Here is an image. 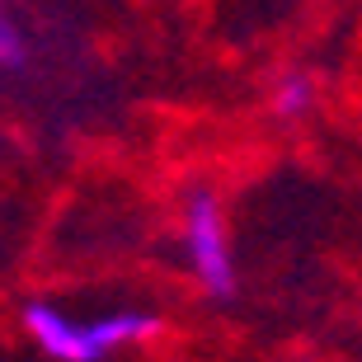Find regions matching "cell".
Instances as JSON below:
<instances>
[{
  "label": "cell",
  "mask_w": 362,
  "mask_h": 362,
  "mask_svg": "<svg viewBox=\"0 0 362 362\" xmlns=\"http://www.w3.org/2000/svg\"><path fill=\"white\" fill-rule=\"evenodd\" d=\"M184 255L193 278L207 287L212 296L235 292V264H230V235L221 221V207L207 188H198L184 207Z\"/></svg>",
  "instance_id": "cell-1"
},
{
  "label": "cell",
  "mask_w": 362,
  "mask_h": 362,
  "mask_svg": "<svg viewBox=\"0 0 362 362\" xmlns=\"http://www.w3.org/2000/svg\"><path fill=\"white\" fill-rule=\"evenodd\" d=\"M24 329H28V339L57 362H99L104 358L99 344H94L90 325L71 320L66 310H57L52 301H28L24 306Z\"/></svg>",
  "instance_id": "cell-2"
},
{
  "label": "cell",
  "mask_w": 362,
  "mask_h": 362,
  "mask_svg": "<svg viewBox=\"0 0 362 362\" xmlns=\"http://www.w3.org/2000/svg\"><path fill=\"white\" fill-rule=\"evenodd\" d=\"M90 329H94L99 353H113V349H127V344H141V339L160 334V320L146 315V310H118V315L90 320Z\"/></svg>",
  "instance_id": "cell-3"
},
{
  "label": "cell",
  "mask_w": 362,
  "mask_h": 362,
  "mask_svg": "<svg viewBox=\"0 0 362 362\" xmlns=\"http://www.w3.org/2000/svg\"><path fill=\"white\" fill-rule=\"evenodd\" d=\"M310 99H315V85L306 76H287L273 94V108H278V118H296V113H306Z\"/></svg>",
  "instance_id": "cell-4"
},
{
  "label": "cell",
  "mask_w": 362,
  "mask_h": 362,
  "mask_svg": "<svg viewBox=\"0 0 362 362\" xmlns=\"http://www.w3.org/2000/svg\"><path fill=\"white\" fill-rule=\"evenodd\" d=\"M24 57H28V42H24V33L14 28V19H5L0 14V66H24Z\"/></svg>",
  "instance_id": "cell-5"
}]
</instances>
